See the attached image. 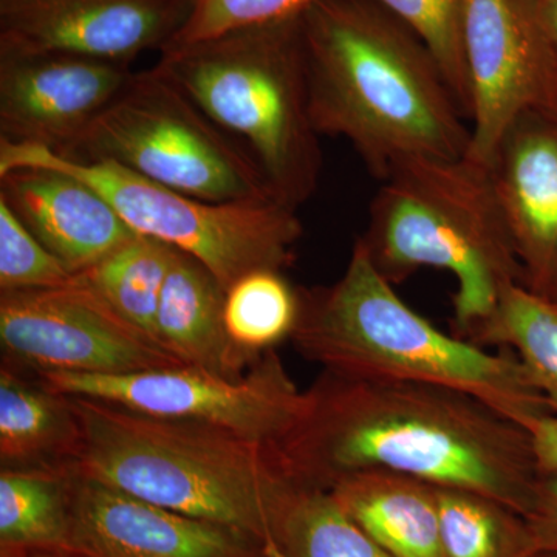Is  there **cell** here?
Returning <instances> with one entry per match:
<instances>
[{"label": "cell", "instance_id": "obj_25", "mask_svg": "<svg viewBox=\"0 0 557 557\" xmlns=\"http://www.w3.org/2000/svg\"><path fill=\"white\" fill-rule=\"evenodd\" d=\"M299 314L300 289L289 284L284 271H252L226 289V330L251 358L259 359L292 339Z\"/></svg>", "mask_w": 557, "mask_h": 557}, {"label": "cell", "instance_id": "obj_24", "mask_svg": "<svg viewBox=\"0 0 557 557\" xmlns=\"http://www.w3.org/2000/svg\"><path fill=\"white\" fill-rule=\"evenodd\" d=\"M284 557H392L354 522L330 491L295 483L276 520Z\"/></svg>", "mask_w": 557, "mask_h": 557}, {"label": "cell", "instance_id": "obj_3", "mask_svg": "<svg viewBox=\"0 0 557 557\" xmlns=\"http://www.w3.org/2000/svg\"><path fill=\"white\" fill-rule=\"evenodd\" d=\"M73 399V469L159 507L230 527L282 556L276 520L293 482L273 445L190 421Z\"/></svg>", "mask_w": 557, "mask_h": 557}, {"label": "cell", "instance_id": "obj_6", "mask_svg": "<svg viewBox=\"0 0 557 557\" xmlns=\"http://www.w3.org/2000/svg\"><path fill=\"white\" fill-rule=\"evenodd\" d=\"M300 17L170 46L153 65L247 150L273 200L295 211L322 174Z\"/></svg>", "mask_w": 557, "mask_h": 557}, {"label": "cell", "instance_id": "obj_2", "mask_svg": "<svg viewBox=\"0 0 557 557\" xmlns=\"http://www.w3.org/2000/svg\"><path fill=\"white\" fill-rule=\"evenodd\" d=\"M300 22L321 137L347 139L381 182L406 159L468 156L471 127L448 81L394 14L373 0H317Z\"/></svg>", "mask_w": 557, "mask_h": 557}, {"label": "cell", "instance_id": "obj_33", "mask_svg": "<svg viewBox=\"0 0 557 557\" xmlns=\"http://www.w3.org/2000/svg\"><path fill=\"white\" fill-rule=\"evenodd\" d=\"M533 557H557V555L555 553H539V555Z\"/></svg>", "mask_w": 557, "mask_h": 557}, {"label": "cell", "instance_id": "obj_15", "mask_svg": "<svg viewBox=\"0 0 557 557\" xmlns=\"http://www.w3.org/2000/svg\"><path fill=\"white\" fill-rule=\"evenodd\" d=\"M487 170L522 267V287L557 307V113L519 116Z\"/></svg>", "mask_w": 557, "mask_h": 557}, {"label": "cell", "instance_id": "obj_26", "mask_svg": "<svg viewBox=\"0 0 557 557\" xmlns=\"http://www.w3.org/2000/svg\"><path fill=\"white\" fill-rule=\"evenodd\" d=\"M423 40L469 120L463 54L465 0H373Z\"/></svg>", "mask_w": 557, "mask_h": 557}, {"label": "cell", "instance_id": "obj_30", "mask_svg": "<svg viewBox=\"0 0 557 557\" xmlns=\"http://www.w3.org/2000/svg\"><path fill=\"white\" fill-rule=\"evenodd\" d=\"M525 429L533 442L534 456L541 472H557V416L548 413L528 421Z\"/></svg>", "mask_w": 557, "mask_h": 557}, {"label": "cell", "instance_id": "obj_8", "mask_svg": "<svg viewBox=\"0 0 557 557\" xmlns=\"http://www.w3.org/2000/svg\"><path fill=\"white\" fill-rule=\"evenodd\" d=\"M62 159L108 161L211 203L273 200L247 150L153 67L135 72Z\"/></svg>", "mask_w": 557, "mask_h": 557}, {"label": "cell", "instance_id": "obj_23", "mask_svg": "<svg viewBox=\"0 0 557 557\" xmlns=\"http://www.w3.org/2000/svg\"><path fill=\"white\" fill-rule=\"evenodd\" d=\"M445 557H533L525 518L504 502L461 487L435 486Z\"/></svg>", "mask_w": 557, "mask_h": 557}, {"label": "cell", "instance_id": "obj_21", "mask_svg": "<svg viewBox=\"0 0 557 557\" xmlns=\"http://www.w3.org/2000/svg\"><path fill=\"white\" fill-rule=\"evenodd\" d=\"M175 252L163 242L137 234L76 277L127 324L157 343V311Z\"/></svg>", "mask_w": 557, "mask_h": 557}, {"label": "cell", "instance_id": "obj_4", "mask_svg": "<svg viewBox=\"0 0 557 557\" xmlns=\"http://www.w3.org/2000/svg\"><path fill=\"white\" fill-rule=\"evenodd\" d=\"M299 289V321L289 341L322 370L456 388L523 428L553 413L515 351L491 354L435 327L399 298L358 239L339 281Z\"/></svg>", "mask_w": 557, "mask_h": 557}, {"label": "cell", "instance_id": "obj_19", "mask_svg": "<svg viewBox=\"0 0 557 557\" xmlns=\"http://www.w3.org/2000/svg\"><path fill=\"white\" fill-rule=\"evenodd\" d=\"M35 375V373H33ZM81 445L73 399L27 370L0 369V465L2 469H70Z\"/></svg>", "mask_w": 557, "mask_h": 557}, {"label": "cell", "instance_id": "obj_11", "mask_svg": "<svg viewBox=\"0 0 557 557\" xmlns=\"http://www.w3.org/2000/svg\"><path fill=\"white\" fill-rule=\"evenodd\" d=\"M468 159L487 166L508 127L527 112L557 113V53L537 0H465Z\"/></svg>", "mask_w": 557, "mask_h": 557}, {"label": "cell", "instance_id": "obj_27", "mask_svg": "<svg viewBox=\"0 0 557 557\" xmlns=\"http://www.w3.org/2000/svg\"><path fill=\"white\" fill-rule=\"evenodd\" d=\"M75 277L0 199V293L67 287Z\"/></svg>", "mask_w": 557, "mask_h": 557}, {"label": "cell", "instance_id": "obj_9", "mask_svg": "<svg viewBox=\"0 0 557 557\" xmlns=\"http://www.w3.org/2000/svg\"><path fill=\"white\" fill-rule=\"evenodd\" d=\"M35 375L69 397L94 398L145 416L208 424L267 445L284 437L304 399V392L276 350L267 351L237 380L190 366L127 375Z\"/></svg>", "mask_w": 557, "mask_h": 557}, {"label": "cell", "instance_id": "obj_28", "mask_svg": "<svg viewBox=\"0 0 557 557\" xmlns=\"http://www.w3.org/2000/svg\"><path fill=\"white\" fill-rule=\"evenodd\" d=\"M313 2L317 0H190L188 21L171 46L302 16Z\"/></svg>", "mask_w": 557, "mask_h": 557}, {"label": "cell", "instance_id": "obj_12", "mask_svg": "<svg viewBox=\"0 0 557 557\" xmlns=\"http://www.w3.org/2000/svg\"><path fill=\"white\" fill-rule=\"evenodd\" d=\"M190 0H0V53L70 54L131 64L163 51Z\"/></svg>", "mask_w": 557, "mask_h": 557}, {"label": "cell", "instance_id": "obj_34", "mask_svg": "<svg viewBox=\"0 0 557 557\" xmlns=\"http://www.w3.org/2000/svg\"><path fill=\"white\" fill-rule=\"evenodd\" d=\"M553 307H555V306H553ZM555 309L557 310V307H555Z\"/></svg>", "mask_w": 557, "mask_h": 557}, {"label": "cell", "instance_id": "obj_32", "mask_svg": "<svg viewBox=\"0 0 557 557\" xmlns=\"http://www.w3.org/2000/svg\"><path fill=\"white\" fill-rule=\"evenodd\" d=\"M0 557H73L67 553H11L2 552Z\"/></svg>", "mask_w": 557, "mask_h": 557}, {"label": "cell", "instance_id": "obj_17", "mask_svg": "<svg viewBox=\"0 0 557 557\" xmlns=\"http://www.w3.org/2000/svg\"><path fill=\"white\" fill-rule=\"evenodd\" d=\"M225 295L203 263L177 249L161 293L156 338L186 366L237 380L262 357H249L230 338Z\"/></svg>", "mask_w": 557, "mask_h": 557}, {"label": "cell", "instance_id": "obj_31", "mask_svg": "<svg viewBox=\"0 0 557 557\" xmlns=\"http://www.w3.org/2000/svg\"><path fill=\"white\" fill-rule=\"evenodd\" d=\"M539 13L557 53V0H537Z\"/></svg>", "mask_w": 557, "mask_h": 557}, {"label": "cell", "instance_id": "obj_1", "mask_svg": "<svg viewBox=\"0 0 557 557\" xmlns=\"http://www.w3.org/2000/svg\"><path fill=\"white\" fill-rule=\"evenodd\" d=\"M273 448L298 485L330 491L355 472L384 469L485 494L522 516L541 474L530 432L472 395L327 370L304 391Z\"/></svg>", "mask_w": 557, "mask_h": 557}, {"label": "cell", "instance_id": "obj_22", "mask_svg": "<svg viewBox=\"0 0 557 557\" xmlns=\"http://www.w3.org/2000/svg\"><path fill=\"white\" fill-rule=\"evenodd\" d=\"M469 341L480 347L515 351L557 416V310L552 304L531 295L522 285H511Z\"/></svg>", "mask_w": 557, "mask_h": 557}, {"label": "cell", "instance_id": "obj_5", "mask_svg": "<svg viewBox=\"0 0 557 557\" xmlns=\"http://www.w3.org/2000/svg\"><path fill=\"white\" fill-rule=\"evenodd\" d=\"M358 240L394 287L423 269L456 276L453 330L463 339L491 317L505 289L522 285L490 170L468 157L395 164Z\"/></svg>", "mask_w": 557, "mask_h": 557}, {"label": "cell", "instance_id": "obj_7", "mask_svg": "<svg viewBox=\"0 0 557 557\" xmlns=\"http://www.w3.org/2000/svg\"><path fill=\"white\" fill-rule=\"evenodd\" d=\"M47 166L69 172L101 194L141 236L153 237L199 260L223 288L258 270H287L304 226L295 209L277 201L211 203L124 170L119 164L78 163L39 146L0 138V174Z\"/></svg>", "mask_w": 557, "mask_h": 557}, {"label": "cell", "instance_id": "obj_20", "mask_svg": "<svg viewBox=\"0 0 557 557\" xmlns=\"http://www.w3.org/2000/svg\"><path fill=\"white\" fill-rule=\"evenodd\" d=\"M70 469L0 471V553H65Z\"/></svg>", "mask_w": 557, "mask_h": 557}, {"label": "cell", "instance_id": "obj_16", "mask_svg": "<svg viewBox=\"0 0 557 557\" xmlns=\"http://www.w3.org/2000/svg\"><path fill=\"white\" fill-rule=\"evenodd\" d=\"M0 199L72 274L91 269L137 236L98 190L54 168L2 172Z\"/></svg>", "mask_w": 557, "mask_h": 557}, {"label": "cell", "instance_id": "obj_18", "mask_svg": "<svg viewBox=\"0 0 557 557\" xmlns=\"http://www.w3.org/2000/svg\"><path fill=\"white\" fill-rule=\"evenodd\" d=\"M344 512L392 557H445L435 485L368 469L330 490Z\"/></svg>", "mask_w": 557, "mask_h": 557}, {"label": "cell", "instance_id": "obj_13", "mask_svg": "<svg viewBox=\"0 0 557 557\" xmlns=\"http://www.w3.org/2000/svg\"><path fill=\"white\" fill-rule=\"evenodd\" d=\"M134 73L70 54L0 53V138L65 157Z\"/></svg>", "mask_w": 557, "mask_h": 557}, {"label": "cell", "instance_id": "obj_14", "mask_svg": "<svg viewBox=\"0 0 557 557\" xmlns=\"http://www.w3.org/2000/svg\"><path fill=\"white\" fill-rule=\"evenodd\" d=\"M65 553L73 557H277L248 534L150 504L73 468Z\"/></svg>", "mask_w": 557, "mask_h": 557}, {"label": "cell", "instance_id": "obj_10", "mask_svg": "<svg viewBox=\"0 0 557 557\" xmlns=\"http://www.w3.org/2000/svg\"><path fill=\"white\" fill-rule=\"evenodd\" d=\"M3 362L32 373L127 375L186 366L75 277L67 287L0 293Z\"/></svg>", "mask_w": 557, "mask_h": 557}, {"label": "cell", "instance_id": "obj_29", "mask_svg": "<svg viewBox=\"0 0 557 557\" xmlns=\"http://www.w3.org/2000/svg\"><path fill=\"white\" fill-rule=\"evenodd\" d=\"M525 518L536 553L557 555V472H541Z\"/></svg>", "mask_w": 557, "mask_h": 557}]
</instances>
